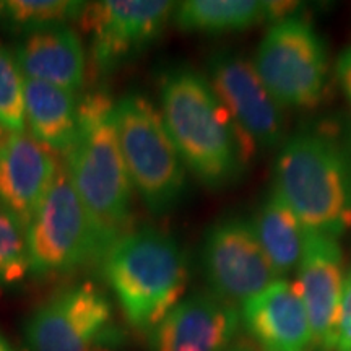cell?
<instances>
[{
    "label": "cell",
    "mask_w": 351,
    "mask_h": 351,
    "mask_svg": "<svg viewBox=\"0 0 351 351\" xmlns=\"http://www.w3.org/2000/svg\"><path fill=\"white\" fill-rule=\"evenodd\" d=\"M160 99L166 130L184 166L213 191L238 182L256 148L234 125L208 78L187 65L168 69Z\"/></svg>",
    "instance_id": "obj_1"
},
{
    "label": "cell",
    "mask_w": 351,
    "mask_h": 351,
    "mask_svg": "<svg viewBox=\"0 0 351 351\" xmlns=\"http://www.w3.org/2000/svg\"><path fill=\"white\" fill-rule=\"evenodd\" d=\"M114 103L106 90L88 93L78 106V134L65 169L106 247L130 231L132 182L122 158Z\"/></svg>",
    "instance_id": "obj_2"
},
{
    "label": "cell",
    "mask_w": 351,
    "mask_h": 351,
    "mask_svg": "<svg viewBox=\"0 0 351 351\" xmlns=\"http://www.w3.org/2000/svg\"><path fill=\"white\" fill-rule=\"evenodd\" d=\"M101 274L135 330L152 332L186 293L191 269L173 236L155 228L122 234L101 257Z\"/></svg>",
    "instance_id": "obj_3"
},
{
    "label": "cell",
    "mask_w": 351,
    "mask_h": 351,
    "mask_svg": "<svg viewBox=\"0 0 351 351\" xmlns=\"http://www.w3.org/2000/svg\"><path fill=\"white\" fill-rule=\"evenodd\" d=\"M274 194L306 230L337 239L351 225V158L322 132H298L276 156Z\"/></svg>",
    "instance_id": "obj_4"
},
{
    "label": "cell",
    "mask_w": 351,
    "mask_h": 351,
    "mask_svg": "<svg viewBox=\"0 0 351 351\" xmlns=\"http://www.w3.org/2000/svg\"><path fill=\"white\" fill-rule=\"evenodd\" d=\"M114 127L132 186L147 208L165 215L187 191V173L166 130L163 116L147 96L125 93L114 106Z\"/></svg>",
    "instance_id": "obj_5"
},
{
    "label": "cell",
    "mask_w": 351,
    "mask_h": 351,
    "mask_svg": "<svg viewBox=\"0 0 351 351\" xmlns=\"http://www.w3.org/2000/svg\"><path fill=\"white\" fill-rule=\"evenodd\" d=\"M26 244L29 274L36 276L67 274L108 251L62 163L26 226Z\"/></svg>",
    "instance_id": "obj_6"
},
{
    "label": "cell",
    "mask_w": 351,
    "mask_h": 351,
    "mask_svg": "<svg viewBox=\"0 0 351 351\" xmlns=\"http://www.w3.org/2000/svg\"><path fill=\"white\" fill-rule=\"evenodd\" d=\"M254 70L282 108L309 109L324 99L327 46L311 21L296 15L275 21L258 43Z\"/></svg>",
    "instance_id": "obj_7"
},
{
    "label": "cell",
    "mask_w": 351,
    "mask_h": 351,
    "mask_svg": "<svg viewBox=\"0 0 351 351\" xmlns=\"http://www.w3.org/2000/svg\"><path fill=\"white\" fill-rule=\"evenodd\" d=\"M176 2L104 0L86 3L80 20L91 36V59L101 77L111 75L152 46L173 19Z\"/></svg>",
    "instance_id": "obj_8"
},
{
    "label": "cell",
    "mask_w": 351,
    "mask_h": 351,
    "mask_svg": "<svg viewBox=\"0 0 351 351\" xmlns=\"http://www.w3.org/2000/svg\"><path fill=\"white\" fill-rule=\"evenodd\" d=\"M112 304L93 283L56 291L25 324L28 351H90L114 332Z\"/></svg>",
    "instance_id": "obj_9"
},
{
    "label": "cell",
    "mask_w": 351,
    "mask_h": 351,
    "mask_svg": "<svg viewBox=\"0 0 351 351\" xmlns=\"http://www.w3.org/2000/svg\"><path fill=\"white\" fill-rule=\"evenodd\" d=\"M202 267L215 296L243 304L280 278L271 267L252 223L241 217L215 221L205 232Z\"/></svg>",
    "instance_id": "obj_10"
},
{
    "label": "cell",
    "mask_w": 351,
    "mask_h": 351,
    "mask_svg": "<svg viewBox=\"0 0 351 351\" xmlns=\"http://www.w3.org/2000/svg\"><path fill=\"white\" fill-rule=\"evenodd\" d=\"M207 70L215 93L252 147H278L285 137L283 108L263 86L252 62L238 52L217 51L208 57Z\"/></svg>",
    "instance_id": "obj_11"
},
{
    "label": "cell",
    "mask_w": 351,
    "mask_h": 351,
    "mask_svg": "<svg viewBox=\"0 0 351 351\" xmlns=\"http://www.w3.org/2000/svg\"><path fill=\"white\" fill-rule=\"evenodd\" d=\"M343 282V252L339 241L307 230L296 285L313 330L314 351H335Z\"/></svg>",
    "instance_id": "obj_12"
},
{
    "label": "cell",
    "mask_w": 351,
    "mask_h": 351,
    "mask_svg": "<svg viewBox=\"0 0 351 351\" xmlns=\"http://www.w3.org/2000/svg\"><path fill=\"white\" fill-rule=\"evenodd\" d=\"M236 306L213 293L179 301L150 332L152 351H226L238 333Z\"/></svg>",
    "instance_id": "obj_13"
},
{
    "label": "cell",
    "mask_w": 351,
    "mask_h": 351,
    "mask_svg": "<svg viewBox=\"0 0 351 351\" xmlns=\"http://www.w3.org/2000/svg\"><path fill=\"white\" fill-rule=\"evenodd\" d=\"M239 319L263 351H314L313 330L296 283L278 278L241 304Z\"/></svg>",
    "instance_id": "obj_14"
},
{
    "label": "cell",
    "mask_w": 351,
    "mask_h": 351,
    "mask_svg": "<svg viewBox=\"0 0 351 351\" xmlns=\"http://www.w3.org/2000/svg\"><path fill=\"white\" fill-rule=\"evenodd\" d=\"M59 168L54 152L32 135H8L0 143V205L28 226Z\"/></svg>",
    "instance_id": "obj_15"
},
{
    "label": "cell",
    "mask_w": 351,
    "mask_h": 351,
    "mask_svg": "<svg viewBox=\"0 0 351 351\" xmlns=\"http://www.w3.org/2000/svg\"><path fill=\"white\" fill-rule=\"evenodd\" d=\"M16 64L23 78L77 91L85 82L86 57L82 39L67 25L28 34L16 47Z\"/></svg>",
    "instance_id": "obj_16"
},
{
    "label": "cell",
    "mask_w": 351,
    "mask_h": 351,
    "mask_svg": "<svg viewBox=\"0 0 351 351\" xmlns=\"http://www.w3.org/2000/svg\"><path fill=\"white\" fill-rule=\"evenodd\" d=\"M296 2L258 0H191L176 5L173 21L181 32L202 34L236 33L263 21H280L296 15Z\"/></svg>",
    "instance_id": "obj_17"
},
{
    "label": "cell",
    "mask_w": 351,
    "mask_h": 351,
    "mask_svg": "<svg viewBox=\"0 0 351 351\" xmlns=\"http://www.w3.org/2000/svg\"><path fill=\"white\" fill-rule=\"evenodd\" d=\"M75 91L25 78V114L33 138L56 152L67 153L78 134Z\"/></svg>",
    "instance_id": "obj_18"
},
{
    "label": "cell",
    "mask_w": 351,
    "mask_h": 351,
    "mask_svg": "<svg viewBox=\"0 0 351 351\" xmlns=\"http://www.w3.org/2000/svg\"><path fill=\"white\" fill-rule=\"evenodd\" d=\"M251 223L276 275H287L300 265L307 230L274 192L262 202Z\"/></svg>",
    "instance_id": "obj_19"
},
{
    "label": "cell",
    "mask_w": 351,
    "mask_h": 351,
    "mask_svg": "<svg viewBox=\"0 0 351 351\" xmlns=\"http://www.w3.org/2000/svg\"><path fill=\"white\" fill-rule=\"evenodd\" d=\"M86 2L73 0H0V28L32 34L78 20Z\"/></svg>",
    "instance_id": "obj_20"
},
{
    "label": "cell",
    "mask_w": 351,
    "mask_h": 351,
    "mask_svg": "<svg viewBox=\"0 0 351 351\" xmlns=\"http://www.w3.org/2000/svg\"><path fill=\"white\" fill-rule=\"evenodd\" d=\"M0 127L10 134H23L25 114V78L16 59L5 46L0 44Z\"/></svg>",
    "instance_id": "obj_21"
},
{
    "label": "cell",
    "mask_w": 351,
    "mask_h": 351,
    "mask_svg": "<svg viewBox=\"0 0 351 351\" xmlns=\"http://www.w3.org/2000/svg\"><path fill=\"white\" fill-rule=\"evenodd\" d=\"M29 271L26 226L0 205V285H15Z\"/></svg>",
    "instance_id": "obj_22"
},
{
    "label": "cell",
    "mask_w": 351,
    "mask_h": 351,
    "mask_svg": "<svg viewBox=\"0 0 351 351\" xmlns=\"http://www.w3.org/2000/svg\"><path fill=\"white\" fill-rule=\"evenodd\" d=\"M335 351H351V269L345 274Z\"/></svg>",
    "instance_id": "obj_23"
},
{
    "label": "cell",
    "mask_w": 351,
    "mask_h": 351,
    "mask_svg": "<svg viewBox=\"0 0 351 351\" xmlns=\"http://www.w3.org/2000/svg\"><path fill=\"white\" fill-rule=\"evenodd\" d=\"M335 72L341 90H343L346 99L351 104V44L339 56Z\"/></svg>",
    "instance_id": "obj_24"
},
{
    "label": "cell",
    "mask_w": 351,
    "mask_h": 351,
    "mask_svg": "<svg viewBox=\"0 0 351 351\" xmlns=\"http://www.w3.org/2000/svg\"><path fill=\"white\" fill-rule=\"evenodd\" d=\"M124 343H125L124 332L117 330V332H114L112 335H109L108 339H104L101 343L93 346L90 351H121Z\"/></svg>",
    "instance_id": "obj_25"
},
{
    "label": "cell",
    "mask_w": 351,
    "mask_h": 351,
    "mask_svg": "<svg viewBox=\"0 0 351 351\" xmlns=\"http://www.w3.org/2000/svg\"><path fill=\"white\" fill-rule=\"evenodd\" d=\"M0 351H15L12 348V345L8 343V341L3 339L2 335H0Z\"/></svg>",
    "instance_id": "obj_26"
},
{
    "label": "cell",
    "mask_w": 351,
    "mask_h": 351,
    "mask_svg": "<svg viewBox=\"0 0 351 351\" xmlns=\"http://www.w3.org/2000/svg\"><path fill=\"white\" fill-rule=\"evenodd\" d=\"M226 351H251L247 348V346L243 345V343H234L231 346V348H228Z\"/></svg>",
    "instance_id": "obj_27"
},
{
    "label": "cell",
    "mask_w": 351,
    "mask_h": 351,
    "mask_svg": "<svg viewBox=\"0 0 351 351\" xmlns=\"http://www.w3.org/2000/svg\"><path fill=\"white\" fill-rule=\"evenodd\" d=\"M5 137H7V132L2 129V127H0V143L3 142V140H5Z\"/></svg>",
    "instance_id": "obj_28"
}]
</instances>
